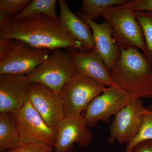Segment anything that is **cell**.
<instances>
[{
  "mask_svg": "<svg viewBox=\"0 0 152 152\" xmlns=\"http://www.w3.org/2000/svg\"><path fill=\"white\" fill-rule=\"evenodd\" d=\"M147 140H152V103L146 107L140 129L132 142L127 145L126 151L137 143Z\"/></svg>",
  "mask_w": 152,
  "mask_h": 152,
  "instance_id": "20",
  "label": "cell"
},
{
  "mask_svg": "<svg viewBox=\"0 0 152 152\" xmlns=\"http://www.w3.org/2000/svg\"><path fill=\"white\" fill-rule=\"evenodd\" d=\"M30 84L26 75H0V113L21 108L28 100Z\"/></svg>",
  "mask_w": 152,
  "mask_h": 152,
  "instance_id": "12",
  "label": "cell"
},
{
  "mask_svg": "<svg viewBox=\"0 0 152 152\" xmlns=\"http://www.w3.org/2000/svg\"><path fill=\"white\" fill-rule=\"evenodd\" d=\"M24 145L37 144L54 149L56 132L50 129L28 100L21 108L12 113Z\"/></svg>",
  "mask_w": 152,
  "mask_h": 152,
  "instance_id": "7",
  "label": "cell"
},
{
  "mask_svg": "<svg viewBox=\"0 0 152 152\" xmlns=\"http://www.w3.org/2000/svg\"><path fill=\"white\" fill-rule=\"evenodd\" d=\"M134 1H128L104 10L102 17L111 27L114 40L121 49L136 48L145 51L142 31L134 11Z\"/></svg>",
  "mask_w": 152,
  "mask_h": 152,
  "instance_id": "4",
  "label": "cell"
},
{
  "mask_svg": "<svg viewBox=\"0 0 152 152\" xmlns=\"http://www.w3.org/2000/svg\"><path fill=\"white\" fill-rule=\"evenodd\" d=\"M54 149L47 146L37 144L25 145L4 152H54Z\"/></svg>",
  "mask_w": 152,
  "mask_h": 152,
  "instance_id": "22",
  "label": "cell"
},
{
  "mask_svg": "<svg viewBox=\"0 0 152 152\" xmlns=\"http://www.w3.org/2000/svg\"><path fill=\"white\" fill-rule=\"evenodd\" d=\"M107 87L105 85L81 74L77 73L61 91L65 117H78L91 102Z\"/></svg>",
  "mask_w": 152,
  "mask_h": 152,
  "instance_id": "6",
  "label": "cell"
},
{
  "mask_svg": "<svg viewBox=\"0 0 152 152\" xmlns=\"http://www.w3.org/2000/svg\"><path fill=\"white\" fill-rule=\"evenodd\" d=\"M77 13L88 24L91 30L95 50L103 60L110 72L112 66L121 55V50L113 37L111 27L106 21L102 23H97L80 11H77Z\"/></svg>",
  "mask_w": 152,
  "mask_h": 152,
  "instance_id": "14",
  "label": "cell"
},
{
  "mask_svg": "<svg viewBox=\"0 0 152 152\" xmlns=\"http://www.w3.org/2000/svg\"><path fill=\"white\" fill-rule=\"evenodd\" d=\"M30 0H1L0 12L10 17L12 20L31 2Z\"/></svg>",
  "mask_w": 152,
  "mask_h": 152,
  "instance_id": "21",
  "label": "cell"
},
{
  "mask_svg": "<svg viewBox=\"0 0 152 152\" xmlns=\"http://www.w3.org/2000/svg\"><path fill=\"white\" fill-rule=\"evenodd\" d=\"M127 0H83L80 12L92 20L94 21L102 17L104 10L112 7L123 4Z\"/></svg>",
  "mask_w": 152,
  "mask_h": 152,
  "instance_id": "19",
  "label": "cell"
},
{
  "mask_svg": "<svg viewBox=\"0 0 152 152\" xmlns=\"http://www.w3.org/2000/svg\"><path fill=\"white\" fill-rule=\"evenodd\" d=\"M25 145L19 135L16 122L12 113H0V152Z\"/></svg>",
  "mask_w": 152,
  "mask_h": 152,
  "instance_id": "16",
  "label": "cell"
},
{
  "mask_svg": "<svg viewBox=\"0 0 152 152\" xmlns=\"http://www.w3.org/2000/svg\"><path fill=\"white\" fill-rule=\"evenodd\" d=\"M28 100L47 125L56 132L65 118L61 95L43 85L30 82Z\"/></svg>",
  "mask_w": 152,
  "mask_h": 152,
  "instance_id": "10",
  "label": "cell"
},
{
  "mask_svg": "<svg viewBox=\"0 0 152 152\" xmlns=\"http://www.w3.org/2000/svg\"><path fill=\"white\" fill-rule=\"evenodd\" d=\"M51 51L34 48L20 40L0 39V75H26L46 59Z\"/></svg>",
  "mask_w": 152,
  "mask_h": 152,
  "instance_id": "3",
  "label": "cell"
},
{
  "mask_svg": "<svg viewBox=\"0 0 152 152\" xmlns=\"http://www.w3.org/2000/svg\"><path fill=\"white\" fill-rule=\"evenodd\" d=\"M135 100L125 91L116 87H106L87 107L83 117L90 128L99 122L108 123L111 117L115 115L129 103Z\"/></svg>",
  "mask_w": 152,
  "mask_h": 152,
  "instance_id": "9",
  "label": "cell"
},
{
  "mask_svg": "<svg viewBox=\"0 0 152 152\" xmlns=\"http://www.w3.org/2000/svg\"><path fill=\"white\" fill-rule=\"evenodd\" d=\"M145 109L141 99H136L115 114L110 125L109 143L132 142L140 129Z\"/></svg>",
  "mask_w": 152,
  "mask_h": 152,
  "instance_id": "8",
  "label": "cell"
},
{
  "mask_svg": "<svg viewBox=\"0 0 152 152\" xmlns=\"http://www.w3.org/2000/svg\"><path fill=\"white\" fill-rule=\"evenodd\" d=\"M68 53L73 61L77 73L89 77L107 87L118 88L112 80L103 60L95 50L82 52L77 49L69 48Z\"/></svg>",
  "mask_w": 152,
  "mask_h": 152,
  "instance_id": "13",
  "label": "cell"
},
{
  "mask_svg": "<svg viewBox=\"0 0 152 152\" xmlns=\"http://www.w3.org/2000/svg\"><path fill=\"white\" fill-rule=\"evenodd\" d=\"M134 15L144 36L145 49L143 54L152 67V12H135Z\"/></svg>",
  "mask_w": 152,
  "mask_h": 152,
  "instance_id": "18",
  "label": "cell"
},
{
  "mask_svg": "<svg viewBox=\"0 0 152 152\" xmlns=\"http://www.w3.org/2000/svg\"><path fill=\"white\" fill-rule=\"evenodd\" d=\"M77 73L69 53L56 49L26 76L31 83L43 85L60 95L64 86Z\"/></svg>",
  "mask_w": 152,
  "mask_h": 152,
  "instance_id": "5",
  "label": "cell"
},
{
  "mask_svg": "<svg viewBox=\"0 0 152 152\" xmlns=\"http://www.w3.org/2000/svg\"><path fill=\"white\" fill-rule=\"evenodd\" d=\"M110 71L113 81L133 99L152 98V67L136 48L121 49Z\"/></svg>",
  "mask_w": 152,
  "mask_h": 152,
  "instance_id": "2",
  "label": "cell"
},
{
  "mask_svg": "<svg viewBox=\"0 0 152 152\" xmlns=\"http://www.w3.org/2000/svg\"><path fill=\"white\" fill-rule=\"evenodd\" d=\"M93 134L83 115L78 117H65L56 129L54 152H71L77 143L86 148L91 142Z\"/></svg>",
  "mask_w": 152,
  "mask_h": 152,
  "instance_id": "11",
  "label": "cell"
},
{
  "mask_svg": "<svg viewBox=\"0 0 152 152\" xmlns=\"http://www.w3.org/2000/svg\"><path fill=\"white\" fill-rule=\"evenodd\" d=\"M134 12H152V0H134Z\"/></svg>",
  "mask_w": 152,
  "mask_h": 152,
  "instance_id": "24",
  "label": "cell"
},
{
  "mask_svg": "<svg viewBox=\"0 0 152 152\" xmlns=\"http://www.w3.org/2000/svg\"><path fill=\"white\" fill-rule=\"evenodd\" d=\"M57 1L56 0H33L23 10L12 20L18 21L28 17L35 15H46L59 21L56 14Z\"/></svg>",
  "mask_w": 152,
  "mask_h": 152,
  "instance_id": "17",
  "label": "cell"
},
{
  "mask_svg": "<svg viewBox=\"0 0 152 152\" xmlns=\"http://www.w3.org/2000/svg\"><path fill=\"white\" fill-rule=\"evenodd\" d=\"M126 152H152V140L137 143Z\"/></svg>",
  "mask_w": 152,
  "mask_h": 152,
  "instance_id": "23",
  "label": "cell"
},
{
  "mask_svg": "<svg viewBox=\"0 0 152 152\" xmlns=\"http://www.w3.org/2000/svg\"><path fill=\"white\" fill-rule=\"evenodd\" d=\"M0 39L20 40L34 48L51 51L73 48L86 52L80 42L63 29L59 21L43 14L0 24Z\"/></svg>",
  "mask_w": 152,
  "mask_h": 152,
  "instance_id": "1",
  "label": "cell"
},
{
  "mask_svg": "<svg viewBox=\"0 0 152 152\" xmlns=\"http://www.w3.org/2000/svg\"><path fill=\"white\" fill-rule=\"evenodd\" d=\"M58 2L60 10L59 23L63 29L80 42L86 51L95 50L94 37L88 24L71 10L66 1Z\"/></svg>",
  "mask_w": 152,
  "mask_h": 152,
  "instance_id": "15",
  "label": "cell"
}]
</instances>
